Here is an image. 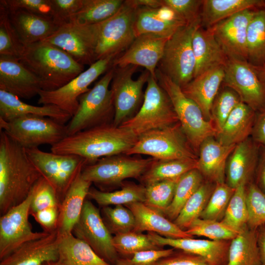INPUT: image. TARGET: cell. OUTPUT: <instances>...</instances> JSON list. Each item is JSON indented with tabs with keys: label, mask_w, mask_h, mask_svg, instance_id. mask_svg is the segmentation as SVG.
Returning <instances> with one entry per match:
<instances>
[{
	"label": "cell",
	"mask_w": 265,
	"mask_h": 265,
	"mask_svg": "<svg viewBox=\"0 0 265 265\" xmlns=\"http://www.w3.org/2000/svg\"><path fill=\"white\" fill-rule=\"evenodd\" d=\"M42 177L26 149L0 132V212L1 215L27 197Z\"/></svg>",
	"instance_id": "6da1fadb"
},
{
	"label": "cell",
	"mask_w": 265,
	"mask_h": 265,
	"mask_svg": "<svg viewBox=\"0 0 265 265\" xmlns=\"http://www.w3.org/2000/svg\"><path fill=\"white\" fill-rule=\"evenodd\" d=\"M138 137L129 129L107 124L68 135L52 146L51 151L79 156L88 165L104 157L125 154Z\"/></svg>",
	"instance_id": "7a4b0ae2"
},
{
	"label": "cell",
	"mask_w": 265,
	"mask_h": 265,
	"mask_svg": "<svg viewBox=\"0 0 265 265\" xmlns=\"http://www.w3.org/2000/svg\"><path fill=\"white\" fill-rule=\"evenodd\" d=\"M18 60L39 79L45 91L64 86L84 71V65L65 51L44 41L25 45Z\"/></svg>",
	"instance_id": "3957f363"
},
{
	"label": "cell",
	"mask_w": 265,
	"mask_h": 265,
	"mask_svg": "<svg viewBox=\"0 0 265 265\" xmlns=\"http://www.w3.org/2000/svg\"><path fill=\"white\" fill-rule=\"evenodd\" d=\"M156 77L159 84L169 98L192 149H199L205 139L216 136L218 131L215 125L205 119L199 106L184 94L181 87L159 69L156 70Z\"/></svg>",
	"instance_id": "277c9868"
},
{
	"label": "cell",
	"mask_w": 265,
	"mask_h": 265,
	"mask_svg": "<svg viewBox=\"0 0 265 265\" xmlns=\"http://www.w3.org/2000/svg\"><path fill=\"white\" fill-rule=\"evenodd\" d=\"M114 68L110 67L93 88L79 98V106L66 125L68 135L97 126L112 124L114 107L109 88Z\"/></svg>",
	"instance_id": "5b68a950"
},
{
	"label": "cell",
	"mask_w": 265,
	"mask_h": 265,
	"mask_svg": "<svg viewBox=\"0 0 265 265\" xmlns=\"http://www.w3.org/2000/svg\"><path fill=\"white\" fill-rule=\"evenodd\" d=\"M201 26L200 17L180 27L167 40L159 64V69L182 87L194 78L196 62L192 48V36Z\"/></svg>",
	"instance_id": "8992f818"
},
{
	"label": "cell",
	"mask_w": 265,
	"mask_h": 265,
	"mask_svg": "<svg viewBox=\"0 0 265 265\" xmlns=\"http://www.w3.org/2000/svg\"><path fill=\"white\" fill-rule=\"evenodd\" d=\"M142 104L136 114L120 126L132 131L136 136L179 123L167 93L157 79L150 76Z\"/></svg>",
	"instance_id": "52a82bcc"
},
{
	"label": "cell",
	"mask_w": 265,
	"mask_h": 265,
	"mask_svg": "<svg viewBox=\"0 0 265 265\" xmlns=\"http://www.w3.org/2000/svg\"><path fill=\"white\" fill-rule=\"evenodd\" d=\"M137 7L130 0H124L119 10L97 24L95 61L115 59L128 49L136 38L133 24Z\"/></svg>",
	"instance_id": "ba28073f"
},
{
	"label": "cell",
	"mask_w": 265,
	"mask_h": 265,
	"mask_svg": "<svg viewBox=\"0 0 265 265\" xmlns=\"http://www.w3.org/2000/svg\"><path fill=\"white\" fill-rule=\"evenodd\" d=\"M143 154L157 159H198L179 123L147 132L125 155Z\"/></svg>",
	"instance_id": "9c48e42d"
},
{
	"label": "cell",
	"mask_w": 265,
	"mask_h": 265,
	"mask_svg": "<svg viewBox=\"0 0 265 265\" xmlns=\"http://www.w3.org/2000/svg\"><path fill=\"white\" fill-rule=\"evenodd\" d=\"M0 130L25 149L51 146L68 136L66 125L49 117L26 115L8 121L0 119Z\"/></svg>",
	"instance_id": "30bf717a"
},
{
	"label": "cell",
	"mask_w": 265,
	"mask_h": 265,
	"mask_svg": "<svg viewBox=\"0 0 265 265\" xmlns=\"http://www.w3.org/2000/svg\"><path fill=\"white\" fill-rule=\"evenodd\" d=\"M155 159H140L125 154H119L101 158L95 162L85 165L82 178L94 184L104 191L122 184L128 178L139 179Z\"/></svg>",
	"instance_id": "8fae6325"
},
{
	"label": "cell",
	"mask_w": 265,
	"mask_h": 265,
	"mask_svg": "<svg viewBox=\"0 0 265 265\" xmlns=\"http://www.w3.org/2000/svg\"><path fill=\"white\" fill-rule=\"evenodd\" d=\"M113 67L114 74L110 88L114 107L112 124L118 127L137 112L144 99L143 87L147 82L150 74L145 70L136 80H133L132 76L138 66Z\"/></svg>",
	"instance_id": "7c38bea8"
},
{
	"label": "cell",
	"mask_w": 265,
	"mask_h": 265,
	"mask_svg": "<svg viewBox=\"0 0 265 265\" xmlns=\"http://www.w3.org/2000/svg\"><path fill=\"white\" fill-rule=\"evenodd\" d=\"M26 150L42 176L54 188L61 203L72 182L87 165V161L78 155L46 152L39 148Z\"/></svg>",
	"instance_id": "4fadbf2b"
},
{
	"label": "cell",
	"mask_w": 265,
	"mask_h": 265,
	"mask_svg": "<svg viewBox=\"0 0 265 265\" xmlns=\"http://www.w3.org/2000/svg\"><path fill=\"white\" fill-rule=\"evenodd\" d=\"M224 69L225 85L235 91L241 102L256 112L265 108V86L259 67L246 60L228 57Z\"/></svg>",
	"instance_id": "5bb4252c"
},
{
	"label": "cell",
	"mask_w": 265,
	"mask_h": 265,
	"mask_svg": "<svg viewBox=\"0 0 265 265\" xmlns=\"http://www.w3.org/2000/svg\"><path fill=\"white\" fill-rule=\"evenodd\" d=\"M114 59L110 57L96 61L87 69L57 89L41 90L38 94V104L54 105L72 117L78 109L79 97L90 89L88 86L94 81L111 67Z\"/></svg>",
	"instance_id": "9a60e30c"
},
{
	"label": "cell",
	"mask_w": 265,
	"mask_h": 265,
	"mask_svg": "<svg viewBox=\"0 0 265 265\" xmlns=\"http://www.w3.org/2000/svg\"><path fill=\"white\" fill-rule=\"evenodd\" d=\"M72 233L87 243L106 262L116 265L119 257L113 244V236L106 225L99 209L90 200H85Z\"/></svg>",
	"instance_id": "2e32d148"
},
{
	"label": "cell",
	"mask_w": 265,
	"mask_h": 265,
	"mask_svg": "<svg viewBox=\"0 0 265 265\" xmlns=\"http://www.w3.org/2000/svg\"><path fill=\"white\" fill-rule=\"evenodd\" d=\"M32 199L31 191L21 204L9 210L0 218V260L24 243L43 238L50 233L33 232L29 221Z\"/></svg>",
	"instance_id": "e0dca14e"
},
{
	"label": "cell",
	"mask_w": 265,
	"mask_h": 265,
	"mask_svg": "<svg viewBox=\"0 0 265 265\" xmlns=\"http://www.w3.org/2000/svg\"><path fill=\"white\" fill-rule=\"evenodd\" d=\"M97 24L82 25L69 22L58 27L42 41L62 49L79 63H94L96 43Z\"/></svg>",
	"instance_id": "ac0fdd59"
},
{
	"label": "cell",
	"mask_w": 265,
	"mask_h": 265,
	"mask_svg": "<svg viewBox=\"0 0 265 265\" xmlns=\"http://www.w3.org/2000/svg\"><path fill=\"white\" fill-rule=\"evenodd\" d=\"M168 38L151 33L140 35L124 53L114 59L112 66H142L157 79V66L162 58Z\"/></svg>",
	"instance_id": "d6986e66"
},
{
	"label": "cell",
	"mask_w": 265,
	"mask_h": 265,
	"mask_svg": "<svg viewBox=\"0 0 265 265\" xmlns=\"http://www.w3.org/2000/svg\"><path fill=\"white\" fill-rule=\"evenodd\" d=\"M255 11L252 9L244 10L212 27L217 41L228 57L246 60L247 28Z\"/></svg>",
	"instance_id": "ffe728a7"
},
{
	"label": "cell",
	"mask_w": 265,
	"mask_h": 265,
	"mask_svg": "<svg viewBox=\"0 0 265 265\" xmlns=\"http://www.w3.org/2000/svg\"><path fill=\"white\" fill-rule=\"evenodd\" d=\"M0 90L29 99L42 90L39 79L18 58L0 55Z\"/></svg>",
	"instance_id": "44dd1931"
},
{
	"label": "cell",
	"mask_w": 265,
	"mask_h": 265,
	"mask_svg": "<svg viewBox=\"0 0 265 265\" xmlns=\"http://www.w3.org/2000/svg\"><path fill=\"white\" fill-rule=\"evenodd\" d=\"M150 238L160 247L169 246L201 257L211 265H226L229 240H212L193 238H172L148 232Z\"/></svg>",
	"instance_id": "7402d4cb"
},
{
	"label": "cell",
	"mask_w": 265,
	"mask_h": 265,
	"mask_svg": "<svg viewBox=\"0 0 265 265\" xmlns=\"http://www.w3.org/2000/svg\"><path fill=\"white\" fill-rule=\"evenodd\" d=\"M59 235L57 231L27 241L0 260V265H42L58 259Z\"/></svg>",
	"instance_id": "603a6c76"
},
{
	"label": "cell",
	"mask_w": 265,
	"mask_h": 265,
	"mask_svg": "<svg viewBox=\"0 0 265 265\" xmlns=\"http://www.w3.org/2000/svg\"><path fill=\"white\" fill-rule=\"evenodd\" d=\"M187 24L170 8L163 5L158 8H137L133 29L135 36L151 33L170 37L180 27Z\"/></svg>",
	"instance_id": "cb8c5ba5"
},
{
	"label": "cell",
	"mask_w": 265,
	"mask_h": 265,
	"mask_svg": "<svg viewBox=\"0 0 265 265\" xmlns=\"http://www.w3.org/2000/svg\"><path fill=\"white\" fill-rule=\"evenodd\" d=\"M224 78V66H220L197 76L181 87L184 94L199 106L207 120H212V104Z\"/></svg>",
	"instance_id": "d4e9b609"
},
{
	"label": "cell",
	"mask_w": 265,
	"mask_h": 265,
	"mask_svg": "<svg viewBox=\"0 0 265 265\" xmlns=\"http://www.w3.org/2000/svg\"><path fill=\"white\" fill-rule=\"evenodd\" d=\"M259 150L260 146L250 137L236 144L226 165L228 186L235 189L242 182L247 183L256 168Z\"/></svg>",
	"instance_id": "484cf974"
},
{
	"label": "cell",
	"mask_w": 265,
	"mask_h": 265,
	"mask_svg": "<svg viewBox=\"0 0 265 265\" xmlns=\"http://www.w3.org/2000/svg\"><path fill=\"white\" fill-rule=\"evenodd\" d=\"M192 45L196 62L194 78L209 70L225 65L228 56L217 41L212 27H198L193 33Z\"/></svg>",
	"instance_id": "4316f807"
},
{
	"label": "cell",
	"mask_w": 265,
	"mask_h": 265,
	"mask_svg": "<svg viewBox=\"0 0 265 265\" xmlns=\"http://www.w3.org/2000/svg\"><path fill=\"white\" fill-rule=\"evenodd\" d=\"M236 145L222 144L213 137L205 139L199 148L196 169L210 181L224 183L227 161Z\"/></svg>",
	"instance_id": "83f0119b"
},
{
	"label": "cell",
	"mask_w": 265,
	"mask_h": 265,
	"mask_svg": "<svg viewBox=\"0 0 265 265\" xmlns=\"http://www.w3.org/2000/svg\"><path fill=\"white\" fill-rule=\"evenodd\" d=\"M125 206L131 210L134 216L135 225L133 231L153 232L172 238L193 237L180 229L163 214L150 208L143 202L133 203Z\"/></svg>",
	"instance_id": "f1b7e54d"
},
{
	"label": "cell",
	"mask_w": 265,
	"mask_h": 265,
	"mask_svg": "<svg viewBox=\"0 0 265 265\" xmlns=\"http://www.w3.org/2000/svg\"><path fill=\"white\" fill-rule=\"evenodd\" d=\"M92 183L80 173L67 191L60 208L57 227L59 236L72 233L78 222Z\"/></svg>",
	"instance_id": "f546056e"
},
{
	"label": "cell",
	"mask_w": 265,
	"mask_h": 265,
	"mask_svg": "<svg viewBox=\"0 0 265 265\" xmlns=\"http://www.w3.org/2000/svg\"><path fill=\"white\" fill-rule=\"evenodd\" d=\"M26 115L49 117L65 124L72 116L57 106H36L25 103L17 96L0 90V119L5 121Z\"/></svg>",
	"instance_id": "4dcf8cb0"
},
{
	"label": "cell",
	"mask_w": 265,
	"mask_h": 265,
	"mask_svg": "<svg viewBox=\"0 0 265 265\" xmlns=\"http://www.w3.org/2000/svg\"><path fill=\"white\" fill-rule=\"evenodd\" d=\"M8 11L10 21L24 46L44 40L58 27L53 21L40 17L24 9Z\"/></svg>",
	"instance_id": "1f68e13d"
},
{
	"label": "cell",
	"mask_w": 265,
	"mask_h": 265,
	"mask_svg": "<svg viewBox=\"0 0 265 265\" xmlns=\"http://www.w3.org/2000/svg\"><path fill=\"white\" fill-rule=\"evenodd\" d=\"M256 114L252 108L240 102L218 132L216 140L222 144L231 145L246 139L251 135Z\"/></svg>",
	"instance_id": "d6a6232c"
},
{
	"label": "cell",
	"mask_w": 265,
	"mask_h": 265,
	"mask_svg": "<svg viewBox=\"0 0 265 265\" xmlns=\"http://www.w3.org/2000/svg\"><path fill=\"white\" fill-rule=\"evenodd\" d=\"M58 254L57 261L63 265H112L72 233L59 235Z\"/></svg>",
	"instance_id": "836d02e7"
},
{
	"label": "cell",
	"mask_w": 265,
	"mask_h": 265,
	"mask_svg": "<svg viewBox=\"0 0 265 265\" xmlns=\"http://www.w3.org/2000/svg\"><path fill=\"white\" fill-rule=\"evenodd\" d=\"M260 0H204L200 14L201 26L210 28L245 9L264 6Z\"/></svg>",
	"instance_id": "e575fe53"
},
{
	"label": "cell",
	"mask_w": 265,
	"mask_h": 265,
	"mask_svg": "<svg viewBox=\"0 0 265 265\" xmlns=\"http://www.w3.org/2000/svg\"><path fill=\"white\" fill-rule=\"evenodd\" d=\"M226 265H261L257 230L247 226L231 240Z\"/></svg>",
	"instance_id": "d590c367"
},
{
	"label": "cell",
	"mask_w": 265,
	"mask_h": 265,
	"mask_svg": "<svg viewBox=\"0 0 265 265\" xmlns=\"http://www.w3.org/2000/svg\"><path fill=\"white\" fill-rule=\"evenodd\" d=\"M197 159L160 160L155 159L139 179L146 186L162 181L179 178L188 171L196 169Z\"/></svg>",
	"instance_id": "8d00e7d4"
},
{
	"label": "cell",
	"mask_w": 265,
	"mask_h": 265,
	"mask_svg": "<svg viewBox=\"0 0 265 265\" xmlns=\"http://www.w3.org/2000/svg\"><path fill=\"white\" fill-rule=\"evenodd\" d=\"M87 197L93 200L102 207L144 203L145 186L141 184L128 183L123 184L121 189L113 191H104L91 187Z\"/></svg>",
	"instance_id": "74e56055"
},
{
	"label": "cell",
	"mask_w": 265,
	"mask_h": 265,
	"mask_svg": "<svg viewBox=\"0 0 265 265\" xmlns=\"http://www.w3.org/2000/svg\"><path fill=\"white\" fill-rule=\"evenodd\" d=\"M246 60L254 66H265V9L256 11L247 31Z\"/></svg>",
	"instance_id": "f35d334b"
},
{
	"label": "cell",
	"mask_w": 265,
	"mask_h": 265,
	"mask_svg": "<svg viewBox=\"0 0 265 265\" xmlns=\"http://www.w3.org/2000/svg\"><path fill=\"white\" fill-rule=\"evenodd\" d=\"M123 0H83L82 6L72 16L69 22L82 25L99 23L115 14L122 5Z\"/></svg>",
	"instance_id": "ab89813d"
},
{
	"label": "cell",
	"mask_w": 265,
	"mask_h": 265,
	"mask_svg": "<svg viewBox=\"0 0 265 265\" xmlns=\"http://www.w3.org/2000/svg\"><path fill=\"white\" fill-rule=\"evenodd\" d=\"M203 183V175L197 169L181 176L177 183L173 200L163 214L173 221L186 201Z\"/></svg>",
	"instance_id": "60d3db41"
},
{
	"label": "cell",
	"mask_w": 265,
	"mask_h": 265,
	"mask_svg": "<svg viewBox=\"0 0 265 265\" xmlns=\"http://www.w3.org/2000/svg\"><path fill=\"white\" fill-rule=\"evenodd\" d=\"M214 187L209 182H203L186 201L173 222L180 229L186 231L195 220L200 218Z\"/></svg>",
	"instance_id": "b9f144b4"
},
{
	"label": "cell",
	"mask_w": 265,
	"mask_h": 265,
	"mask_svg": "<svg viewBox=\"0 0 265 265\" xmlns=\"http://www.w3.org/2000/svg\"><path fill=\"white\" fill-rule=\"evenodd\" d=\"M246 182H242L236 188L232 195L222 222L238 232L247 226L248 213L246 201Z\"/></svg>",
	"instance_id": "7bdbcfd3"
},
{
	"label": "cell",
	"mask_w": 265,
	"mask_h": 265,
	"mask_svg": "<svg viewBox=\"0 0 265 265\" xmlns=\"http://www.w3.org/2000/svg\"><path fill=\"white\" fill-rule=\"evenodd\" d=\"M113 246L119 258H129L139 251L159 249L147 234L130 231L115 235L112 238Z\"/></svg>",
	"instance_id": "ee69618b"
},
{
	"label": "cell",
	"mask_w": 265,
	"mask_h": 265,
	"mask_svg": "<svg viewBox=\"0 0 265 265\" xmlns=\"http://www.w3.org/2000/svg\"><path fill=\"white\" fill-rule=\"evenodd\" d=\"M180 178L162 181L146 186L144 203L163 214L173 200Z\"/></svg>",
	"instance_id": "f6af8a7d"
},
{
	"label": "cell",
	"mask_w": 265,
	"mask_h": 265,
	"mask_svg": "<svg viewBox=\"0 0 265 265\" xmlns=\"http://www.w3.org/2000/svg\"><path fill=\"white\" fill-rule=\"evenodd\" d=\"M186 231L193 237L202 236L217 241L231 240L239 233L221 221L200 218L195 220Z\"/></svg>",
	"instance_id": "bcb514c9"
},
{
	"label": "cell",
	"mask_w": 265,
	"mask_h": 265,
	"mask_svg": "<svg viewBox=\"0 0 265 265\" xmlns=\"http://www.w3.org/2000/svg\"><path fill=\"white\" fill-rule=\"evenodd\" d=\"M101 215L112 235L134 230L135 225L134 216L131 210L124 205L102 207Z\"/></svg>",
	"instance_id": "7dc6e473"
},
{
	"label": "cell",
	"mask_w": 265,
	"mask_h": 265,
	"mask_svg": "<svg viewBox=\"0 0 265 265\" xmlns=\"http://www.w3.org/2000/svg\"><path fill=\"white\" fill-rule=\"evenodd\" d=\"M24 47L10 21L7 8L0 3V55L18 59Z\"/></svg>",
	"instance_id": "c3c4849f"
},
{
	"label": "cell",
	"mask_w": 265,
	"mask_h": 265,
	"mask_svg": "<svg viewBox=\"0 0 265 265\" xmlns=\"http://www.w3.org/2000/svg\"><path fill=\"white\" fill-rule=\"evenodd\" d=\"M235 190L225 182L216 183L200 218L221 221Z\"/></svg>",
	"instance_id": "681fc988"
},
{
	"label": "cell",
	"mask_w": 265,
	"mask_h": 265,
	"mask_svg": "<svg viewBox=\"0 0 265 265\" xmlns=\"http://www.w3.org/2000/svg\"><path fill=\"white\" fill-rule=\"evenodd\" d=\"M248 227L254 230L265 225V193L254 183L246 188Z\"/></svg>",
	"instance_id": "f907efd6"
},
{
	"label": "cell",
	"mask_w": 265,
	"mask_h": 265,
	"mask_svg": "<svg viewBox=\"0 0 265 265\" xmlns=\"http://www.w3.org/2000/svg\"><path fill=\"white\" fill-rule=\"evenodd\" d=\"M32 199L30 213L51 207H60L56 190L43 176L36 183L31 190Z\"/></svg>",
	"instance_id": "816d5d0a"
},
{
	"label": "cell",
	"mask_w": 265,
	"mask_h": 265,
	"mask_svg": "<svg viewBox=\"0 0 265 265\" xmlns=\"http://www.w3.org/2000/svg\"><path fill=\"white\" fill-rule=\"evenodd\" d=\"M240 102L238 94L230 89L223 91L215 98L212 104L211 113L218 132L221 129L229 116Z\"/></svg>",
	"instance_id": "f5cc1de1"
},
{
	"label": "cell",
	"mask_w": 265,
	"mask_h": 265,
	"mask_svg": "<svg viewBox=\"0 0 265 265\" xmlns=\"http://www.w3.org/2000/svg\"><path fill=\"white\" fill-rule=\"evenodd\" d=\"M0 3L9 10L22 9L40 17L53 21L51 0H1Z\"/></svg>",
	"instance_id": "db71d44e"
},
{
	"label": "cell",
	"mask_w": 265,
	"mask_h": 265,
	"mask_svg": "<svg viewBox=\"0 0 265 265\" xmlns=\"http://www.w3.org/2000/svg\"><path fill=\"white\" fill-rule=\"evenodd\" d=\"M163 5L172 9L186 24L192 23L200 18V8L203 0H162Z\"/></svg>",
	"instance_id": "11a10c76"
},
{
	"label": "cell",
	"mask_w": 265,
	"mask_h": 265,
	"mask_svg": "<svg viewBox=\"0 0 265 265\" xmlns=\"http://www.w3.org/2000/svg\"><path fill=\"white\" fill-rule=\"evenodd\" d=\"M174 248L146 250L138 252L129 258H119L116 265H150L171 254Z\"/></svg>",
	"instance_id": "9f6ffc18"
},
{
	"label": "cell",
	"mask_w": 265,
	"mask_h": 265,
	"mask_svg": "<svg viewBox=\"0 0 265 265\" xmlns=\"http://www.w3.org/2000/svg\"><path fill=\"white\" fill-rule=\"evenodd\" d=\"M53 21L59 26L69 22L72 16L82 7L83 0H51Z\"/></svg>",
	"instance_id": "6f0895ef"
},
{
	"label": "cell",
	"mask_w": 265,
	"mask_h": 265,
	"mask_svg": "<svg viewBox=\"0 0 265 265\" xmlns=\"http://www.w3.org/2000/svg\"><path fill=\"white\" fill-rule=\"evenodd\" d=\"M150 265H211L198 255L181 250L174 249L169 255Z\"/></svg>",
	"instance_id": "680465c9"
},
{
	"label": "cell",
	"mask_w": 265,
	"mask_h": 265,
	"mask_svg": "<svg viewBox=\"0 0 265 265\" xmlns=\"http://www.w3.org/2000/svg\"><path fill=\"white\" fill-rule=\"evenodd\" d=\"M60 207L46 208L30 213L44 231L52 233L57 231Z\"/></svg>",
	"instance_id": "91938a15"
},
{
	"label": "cell",
	"mask_w": 265,
	"mask_h": 265,
	"mask_svg": "<svg viewBox=\"0 0 265 265\" xmlns=\"http://www.w3.org/2000/svg\"><path fill=\"white\" fill-rule=\"evenodd\" d=\"M256 114L251 135L260 147H265V108Z\"/></svg>",
	"instance_id": "94428289"
},
{
	"label": "cell",
	"mask_w": 265,
	"mask_h": 265,
	"mask_svg": "<svg viewBox=\"0 0 265 265\" xmlns=\"http://www.w3.org/2000/svg\"><path fill=\"white\" fill-rule=\"evenodd\" d=\"M256 168L257 183L256 184L265 193V147H260Z\"/></svg>",
	"instance_id": "6125c7cd"
},
{
	"label": "cell",
	"mask_w": 265,
	"mask_h": 265,
	"mask_svg": "<svg viewBox=\"0 0 265 265\" xmlns=\"http://www.w3.org/2000/svg\"><path fill=\"white\" fill-rule=\"evenodd\" d=\"M257 244L261 265H265V225L257 229Z\"/></svg>",
	"instance_id": "be15d7a7"
},
{
	"label": "cell",
	"mask_w": 265,
	"mask_h": 265,
	"mask_svg": "<svg viewBox=\"0 0 265 265\" xmlns=\"http://www.w3.org/2000/svg\"><path fill=\"white\" fill-rule=\"evenodd\" d=\"M136 7H145L158 8L163 6L162 0H130Z\"/></svg>",
	"instance_id": "e7e4bbea"
},
{
	"label": "cell",
	"mask_w": 265,
	"mask_h": 265,
	"mask_svg": "<svg viewBox=\"0 0 265 265\" xmlns=\"http://www.w3.org/2000/svg\"><path fill=\"white\" fill-rule=\"evenodd\" d=\"M260 68L262 79H263V80L264 82L265 86V66L262 67H260Z\"/></svg>",
	"instance_id": "03108f58"
},
{
	"label": "cell",
	"mask_w": 265,
	"mask_h": 265,
	"mask_svg": "<svg viewBox=\"0 0 265 265\" xmlns=\"http://www.w3.org/2000/svg\"><path fill=\"white\" fill-rule=\"evenodd\" d=\"M42 265H63L57 261H54V262H47L44 264Z\"/></svg>",
	"instance_id": "003e7915"
}]
</instances>
